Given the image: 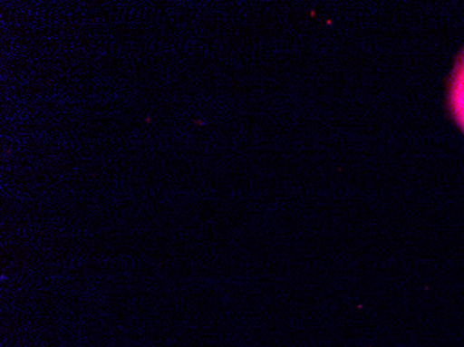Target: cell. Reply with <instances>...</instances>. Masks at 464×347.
<instances>
[{
  "mask_svg": "<svg viewBox=\"0 0 464 347\" xmlns=\"http://www.w3.org/2000/svg\"><path fill=\"white\" fill-rule=\"evenodd\" d=\"M450 107L453 119L464 132V51L458 57L450 77Z\"/></svg>",
  "mask_w": 464,
  "mask_h": 347,
  "instance_id": "6da1fadb",
  "label": "cell"
}]
</instances>
